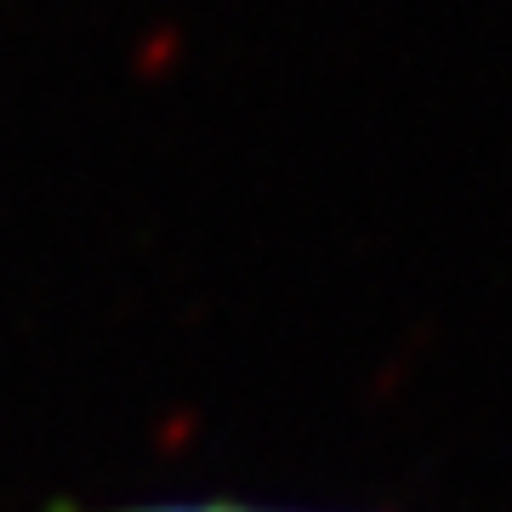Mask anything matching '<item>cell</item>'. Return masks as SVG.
<instances>
[{
  "label": "cell",
  "mask_w": 512,
  "mask_h": 512,
  "mask_svg": "<svg viewBox=\"0 0 512 512\" xmlns=\"http://www.w3.org/2000/svg\"><path fill=\"white\" fill-rule=\"evenodd\" d=\"M131 512H274V507H228V501H205V507H131Z\"/></svg>",
  "instance_id": "cell-1"
}]
</instances>
